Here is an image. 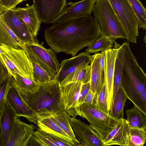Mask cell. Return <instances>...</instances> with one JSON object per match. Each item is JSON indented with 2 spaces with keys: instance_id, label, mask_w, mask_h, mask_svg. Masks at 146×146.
<instances>
[{
  "instance_id": "1",
  "label": "cell",
  "mask_w": 146,
  "mask_h": 146,
  "mask_svg": "<svg viewBox=\"0 0 146 146\" xmlns=\"http://www.w3.org/2000/svg\"><path fill=\"white\" fill-rule=\"evenodd\" d=\"M101 35L99 22L91 15L53 23L45 29L44 34L46 42L53 51L72 57Z\"/></svg>"
},
{
  "instance_id": "2",
  "label": "cell",
  "mask_w": 146,
  "mask_h": 146,
  "mask_svg": "<svg viewBox=\"0 0 146 146\" xmlns=\"http://www.w3.org/2000/svg\"><path fill=\"white\" fill-rule=\"evenodd\" d=\"M17 90L23 101L37 116L64 110L60 84L56 80L40 84L29 91Z\"/></svg>"
},
{
  "instance_id": "3",
  "label": "cell",
  "mask_w": 146,
  "mask_h": 146,
  "mask_svg": "<svg viewBox=\"0 0 146 146\" xmlns=\"http://www.w3.org/2000/svg\"><path fill=\"white\" fill-rule=\"evenodd\" d=\"M117 55L122 64L121 86L127 99L133 104H136L139 100V93L146 89V74L131 52L129 42L120 45Z\"/></svg>"
},
{
  "instance_id": "4",
  "label": "cell",
  "mask_w": 146,
  "mask_h": 146,
  "mask_svg": "<svg viewBox=\"0 0 146 146\" xmlns=\"http://www.w3.org/2000/svg\"><path fill=\"white\" fill-rule=\"evenodd\" d=\"M92 12L99 23L102 35L113 43L117 38L127 39L126 34L108 0H97Z\"/></svg>"
},
{
  "instance_id": "5",
  "label": "cell",
  "mask_w": 146,
  "mask_h": 146,
  "mask_svg": "<svg viewBox=\"0 0 146 146\" xmlns=\"http://www.w3.org/2000/svg\"><path fill=\"white\" fill-rule=\"evenodd\" d=\"M0 47L5 52L0 54V59L9 74L13 77L18 75L33 80L32 63L24 50L1 44Z\"/></svg>"
},
{
  "instance_id": "6",
  "label": "cell",
  "mask_w": 146,
  "mask_h": 146,
  "mask_svg": "<svg viewBox=\"0 0 146 146\" xmlns=\"http://www.w3.org/2000/svg\"><path fill=\"white\" fill-rule=\"evenodd\" d=\"M78 111V115L86 119L90 123V127L98 133L102 142L114 128L118 121L94 105H79Z\"/></svg>"
},
{
  "instance_id": "7",
  "label": "cell",
  "mask_w": 146,
  "mask_h": 146,
  "mask_svg": "<svg viewBox=\"0 0 146 146\" xmlns=\"http://www.w3.org/2000/svg\"><path fill=\"white\" fill-rule=\"evenodd\" d=\"M41 44L24 43L21 49L25 52L31 62H34L48 72L54 78L59 70L60 63L55 52L51 49H47Z\"/></svg>"
},
{
  "instance_id": "8",
  "label": "cell",
  "mask_w": 146,
  "mask_h": 146,
  "mask_svg": "<svg viewBox=\"0 0 146 146\" xmlns=\"http://www.w3.org/2000/svg\"><path fill=\"white\" fill-rule=\"evenodd\" d=\"M121 23L127 40L136 44L138 36L137 18L127 0H108Z\"/></svg>"
},
{
  "instance_id": "9",
  "label": "cell",
  "mask_w": 146,
  "mask_h": 146,
  "mask_svg": "<svg viewBox=\"0 0 146 146\" xmlns=\"http://www.w3.org/2000/svg\"><path fill=\"white\" fill-rule=\"evenodd\" d=\"M66 0H33L41 22L52 24L67 6Z\"/></svg>"
},
{
  "instance_id": "10",
  "label": "cell",
  "mask_w": 146,
  "mask_h": 146,
  "mask_svg": "<svg viewBox=\"0 0 146 146\" xmlns=\"http://www.w3.org/2000/svg\"><path fill=\"white\" fill-rule=\"evenodd\" d=\"M70 123L80 146H103L98 133L80 119L71 117Z\"/></svg>"
},
{
  "instance_id": "11",
  "label": "cell",
  "mask_w": 146,
  "mask_h": 146,
  "mask_svg": "<svg viewBox=\"0 0 146 146\" xmlns=\"http://www.w3.org/2000/svg\"><path fill=\"white\" fill-rule=\"evenodd\" d=\"M20 117L15 118L6 146H27L31 137L37 128L33 124L22 121Z\"/></svg>"
},
{
  "instance_id": "12",
  "label": "cell",
  "mask_w": 146,
  "mask_h": 146,
  "mask_svg": "<svg viewBox=\"0 0 146 146\" xmlns=\"http://www.w3.org/2000/svg\"><path fill=\"white\" fill-rule=\"evenodd\" d=\"M97 0H82L67 3L66 7L52 24L70 19L91 15L94 6Z\"/></svg>"
},
{
  "instance_id": "13",
  "label": "cell",
  "mask_w": 146,
  "mask_h": 146,
  "mask_svg": "<svg viewBox=\"0 0 146 146\" xmlns=\"http://www.w3.org/2000/svg\"><path fill=\"white\" fill-rule=\"evenodd\" d=\"M2 15L13 31L24 43L38 42L36 37L29 32L25 25L13 10H7Z\"/></svg>"
},
{
  "instance_id": "14",
  "label": "cell",
  "mask_w": 146,
  "mask_h": 146,
  "mask_svg": "<svg viewBox=\"0 0 146 146\" xmlns=\"http://www.w3.org/2000/svg\"><path fill=\"white\" fill-rule=\"evenodd\" d=\"M6 103L14 111L16 117H25L30 123L37 124V115L24 102L19 91L14 87L7 93Z\"/></svg>"
},
{
  "instance_id": "15",
  "label": "cell",
  "mask_w": 146,
  "mask_h": 146,
  "mask_svg": "<svg viewBox=\"0 0 146 146\" xmlns=\"http://www.w3.org/2000/svg\"><path fill=\"white\" fill-rule=\"evenodd\" d=\"M114 48L106 51L104 57V80L107 93V109L109 113L113 96V78L115 60L120 45L115 42Z\"/></svg>"
},
{
  "instance_id": "16",
  "label": "cell",
  "mask_w": 146,
  "mask_h": 146,
  "mask_svg": "<svg viewBox=\"0 0 146 146\" xmlns=\"http://www.w3.org/2000/svg\"><path fill=\"white\" fill-rule=\"evenodd\" d=\"M82 83L80 82H72L60 86L64 110L74 118L78 115V102Z\"/></svg>"
},
{
  "instance_id": "17",
  "label": "cell",
  "mask_w": 146,
  "mask_h": 146,
  "mask_svg": "<svg viewBox=\"0 0 146 146\" xmlns=\"http://www.w3.org/2000/svg\"><path fill=\"white\" fill-rule=\"evenodd\" d=\"M130 128L126 119H121L102 142L103 146L118 145L129 146Z\"/></svg>"
},
{
  "instance_id": "18",
  "label": "cell",
  "mask_w": 146,
  "mask_h": 146,
  "mask_svg": "<svg viewBox=\"0 0 146 146\" xmlns=\"http://www.w3.org/2000/svg\"><path fill=\"white\" fill-rule=\"evenodd\" d=\"M92 56L90 53L82 52L77 56L62 60L58 72L53 80L60 83L66 76L74 72L79 66L90 64Z\"/></svg>"
},
{
  "instance_id": "19",
  "label": "cell",
  "mask_w": 146,
  "mask_h": 146,
  "mask_svg": "<svg viewBox=\"0 0 146 146\" xmlns=\"http://www.w3.org/2000/svg\"><path fill=\"white\" fill-rule=\"evenodd\" d=\"M37 130L40 131L76 146L74 142L62 129L52 116L48 115L37 116Z\"/></svg>"
},
{
  "instance_id": "20",
  "label": "cell",
  "mask_w": 146,
  "mask_h": 146,
  "mask_svg": "<svg viewBox=\"0 0 146 146\" xmlns=\"http://www.w3.org/2000/svg\"><path fill=\"white\" fill-rule=\"evenodd\" d=\"M12 9L23 21L29 32L36 37L41 22L33 4L26 7H17Z\"/></svg>"
},
{
  "instance_id": "21",
  "label": "cell",
  "mask_w": 146,
  "mask_h": 146,
  "mask_svg": "<svg viewBox=\"0 0 146 146\" xmlns=\"http://www.w3.org/2000/svg\"><path fill=\"white\" fill-rule=\"evenodd\" d=\"M27 146H72V144L66 141L37 130L35 131L29 139Z\"/></svg>"
},
{
  "instance_id": "22",
  "label": "cell",
  "mask_w": 146,
  "mask_h": 146,
  "mask_svg": "<svg viewBox=\"0 0 146 146\" xmlns=\"http://www.w3.org/2000/svg\"><path fill=\"white\" fill-rule=\"evenodd\" d=\"M100 53L92 56L90 77V89L97 96L104 82V77L101 74L100 61Z\"/></svg>"
},
{
  "instance_id": "23",
  "label": "cell",
  "mask_w": 146,
  "mask_h": 146,
  "mask_svg": "<svg viewBox=\"0 0 146 146\" xmlns=\"http://www.w3.org/2000/svg\"><path fill=\"white\" fill-rule=\"evenodd\" d=\"M16 117L14 111L6 102L4 110L0 120L2 146H6Z\"/></svg>"
},
{
  "instance_id": "24",
  "label": "cell",
  "mask_w": 146,
  "mask_h": 146,
  "mask_svg": "<svg viewBox=\"0 0 146 146\" xmlns=\"http://www.w3.org/2000/svg\"><path fill=\"white\" fill-rule=\"evenodd\" d=\"M24 43L10 28L2 14L0 17V44L16 49H21Z\"/></svg>"
},
{
  "instance_id": "25",
  "label": "cell",
  "mask_w": 146,
  "mask_h": 146,
  "mask_svg": "<svg viewBox=\"0 0 146 146\" xmlns=\"http://www.w3.org/2000/svg\"><path fill=\"white\" fill-rule=\"evenodd\" d=\"M126 119L130 128L146 129V113L135 106L126 111Z\"/></svg>"
},
{
  "instance_id": "26",
  "label": "cell",
  "mask_w": 146,
  "mask_h": 146,
  "mask_svg": "<svg viewBox=\"0 0 146 146\" xmlns=\"http://www.w3.org/2000/svg\"><path fill=\"white\" fill-rule=\"evenodd\" d=\"M90 64L81 65L74 72L66 76L60 83V86H62L72 82H80L85 83L90 82Z\"/></svg>"
},
{
  "instance_id": "27",
  "label": "cell",
  "mask_w": 146,
  "mask_h": 146,
  "mask_svg": "<svg viewBox=\"0 0 146 146\" xmlns=\"http://www.w3.org/2000/svg\"><path fill=\"white\" fill-rule=\"evenodd\" d=\"M127 98L121 86L119 88L111 104L109 114L115 119L123 118V110Z\"/></svg>"
},
{
  "instance_id": "28",
  "label": "cell",
  "mask_w": 146,
  "mask_h": 146,
  "mask_svg": "<svg viewBox=\"0 0 146 146\" xmlns=\"http://www.w3.org/2000/svg\"><path fill=\"white\" fill-rule=\"evenodd\" d=\"M51 115L60 127L73 140L76 146H80V143L75 137L70 123V116L65 110Z\"/></svg>"
},
{
  "instance_id": "29",
  "label": "cell",
  "mask_w": 146,
  "mask_h": 146,
  "mask_svg": "<svg viewBox=\"0 0 146 146\" xmlns=\"http://www.w3.org/2000/svg\"><path fill=\"white\" fill-rule=\"evenodd\" d=\"M113 42L109 38L101 35L93 44L88 46L85 52L89 53H98L112 48Z\"/></svg>"
},
{
  "instance_id": "30",
  "label": "cell",
  "mask_w": 146,
  "mask_h": 146,
  "mask_svg": "<svg viewBox=\"0 0 146 146\" xmlns=\"http://www.w3.org/2000/svg\"><path fill=\"white\" fill-rule=\"evenodd\" d=\"M138 22V29H146V10L140 0H127Z\"/></svg>"
},
{
  "instance_id": "31",
  "label": "cell",
  "mask_w": 146,
  "mask_h": 146,
  "mask_svg": "<svg viewBox=\"0 0 146 146\" xmlns=\"http://www.w3.org/2000/svg\"><path fill=\"white\" fill-rule=\"evenodd\" d=\"M13 77V87L18 90L29 91L36 88L39 84L33 80L19 75H15Z\"/></svg>"
},
{
  "instance_id": "32",
  "label": "cell",
  "mask_w": 146,
  "mask_h": 146,
  "mask_svg": "<svg viewBox=\"0 0 146 146\" xmlns=\"http://www.w3.org/2000/svg\"><path fill=\"white\" fill-rule=\"evenodd\" d=\"M129 146H143L146 141V129L130 128Z\"/></svg>"
},
{
  "instance_id": "33",
  "label": "cell",
  "mask_w": 146,
  "mask_h": 146,
  "mask_svg": "<svg viewBox=\"0 0 146 146\" xmlns=\"http://www.w3.org/2000/svg\"><path fill=\"white\" fill-rule=\"evenodd\" d=\"M33 68L34 81L38 84L47 82L53 80V77L36 63L31 62Z\"/></svg>"
},
{
  "instance_id": "34",
  "label": "cell",
  "mask_w": 146,
  "mask_h": 146,
  "mask_svg": "<svg viewBox=\"0 0 146 146\" xmlns=\"http://www.w3.org/2000/svg\"><path fill=\"white\" fill-rule=\"evenodd\" d=\"M122 67L121 61L119 57L117 55L115 61L113 75V96L111 104L114 100L118 90L121 86Z\"/></svg>"
},
{
  "instance_id": "35",
  "label": "cell",
  "mask_w": 146,
  "mask_h": 146,
  "mask_svg": "<svg viewBox=\"0 0 146 146\" xmlns=\"http://www.w3.org/2000/svg\"><path fill=\"white\" fill-rule=\"evenodd\" d=\"M13 78L9 74L8 78L0 84V111L4 108L7 93L10 89L13 86Z\"/></svg>"
},
{
  "instance_id": "36",
  "label": "cell",
  "mask_w": 146,
  "mask_h": 146,
  "mask_svg": "<svg viewBox=\"0 0 146 146\" xmlns=\"http://www.w3.org/2000/svg\"><path fill=\"white\" fill-rule=\"evenodd\" d=\"M96 106L102 111L109 114L107 109V93L105 81L97 96Z\"/></svg>"
},
{
  "instance_id": "37",
  "label": "cell",
  "mask_w": 146,
  "mask_h": 146,
  "mask_svg": "<svg viewBox=\"0 0 146 146\" xmlns=\"http://www.w3.org/2000/svg\"><path fill=\"white\" fill-rule=\"evenodd\" d=\"M90 89V82L82 84L78 100V105L82 104Z\"/></svg>"
},
{
  "instance_id": "38",
  "label": "cell",
  "mask_w": 146,
  "mask_h": 146,
  "mask_svg": "<svg viewBox=\"0 0 146 146\" xmlns=\"http://www.w3.org/2000/svg\"><path fill=\"white\" fill-rule=\"evenodd\" d=\"M97 97V96L90 89L81 104H90L96 106Z\"/></svg>"
},
{
  "instance_id": "39",
  "label": "cell",
  "mask_w": 146,
  "mask_h": 146,
  "mask_svg": "<svg viewBox=\"0 0 146 146\" xmlns=\"http://www.w3.org/2000/svg\"><path fill=\"white\" fill-rule=\"evenodd\" d=\"M1 5L7 10L15 8L19 3V0H0Z\"/></svg>"
},
{
  "instance_id": "40",
  "label": "cell",
  "mask_w": 146,
  "mask_h": 146,
  "mask_svg": "<svg viewBox=\"0 0 146 146\" xmlns=\"http://www.w3.org/2000/svg\"><path fill=\"white\" fill-rule=\"evenodd\" d=\"M9 75L6 67L0 59V84L6 80Z\"/></svg>"
},
{
  "instance_id": "41",
  "label": "cell",
  "mask_w": 146,
  "mask_h": 146,
  "mask_svg": "<svg viewBox=\"0 0 146 146\" xmlns=\"http://www.w3.org/2000/svg\"><path fill=\"white\" fill-rule=\"evenodd\" d=\"M139 98L141 101L145 110L146 108V90L145 89L141 92L139 95Z\"/></svg>"
},
{
  "instance_id": "42",
  "label": "cell",
  "mask_w": 146,
  "mask_h": 146,
  "mask_svg": "<svg viewBox=\"0 0 146 146\" xmlns=\"http://www.w3.org/2000/svg\"><path fill=\"white\" fill-rule=\"evenodd\" d=\"M4 109H5V107L2 110L0 111V120L1 118V117L2 116V115L4 112Z\"/></svg>"
},
{
  "instance_id": "43",
  "label": "cell",
  "mask_w": 146,
  "mask_h": 146,
  "mask_svg": "<svg viewBox=\"0 0 146 146\" xmlns=\"http://www.w3.org/2000/svg\"><path fill=\"white\" fill-rule=\"evenodd\" d=\"M1 44H0V45ZM4 51L0 47V54L4 53Z\"/></svg>"
},
{
  "instance_id": "44",
  "label": "cell",
  "mask_w": 146,
  "mask_h": 146,
  "mask_svg": "<svg viewBox=\"0 0 146 146\" xmlns=\"http://www.w3.org/2000/svg\"><path fill=\"white\" fill-rule=\"evenodd\" d=\"M3 11L2 10V9L0 8V17L1 16V15L3 13Z\"/></svg>"
},
{
  "instance_id": "45",
  "label": "cell",
  "mask_w": 146,
  "mask_h": 146,
  "mask_svg": "<svg viewBox=\"0 0 146 146\" xmlns=\"http://www.w3.org/2000/svg\"><path fill=\"white\" fill-rule=\"evenodd\" d=\"M0 146H2L1 143V141L0 129Z\"/></svg>"
},
{
  "instance_id": "46",
  "label": "cell",
  "mask_w": 146,
  "mask_h": 146,
  "mask_svg": "<svg viewBox=\"0 0 146 146\" xmlns=\"http://www.w3.org/2000/svg\"><path fill=\"white\" fill-rule=\"evenodd\" d=\"M25 0H19V3H21L23 1H25Z\"/></svg>"
}]
</instances>
